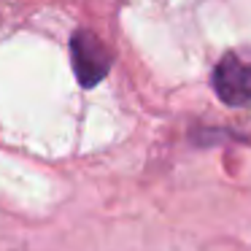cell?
<instances>
[{
	"instance_id": "2",
	"label": "cell",
	"mask_w": 251,
	"mask_h": 251,
	"mask_svg": "<svg viewBox=\"0 0 251 251\" xmlns=\"http://www.w3.org/2000/svg\"><path fill=\"white\" fill-rule=\"evenodd\" d=\"M211 84L224 105L232 108L251 105V62H243L235 54H224L213 68Z\"/></svg>"
},
{
	"instance_id": "1",
	"label": "cell",
	"mask_w": 251,
	"mask_h": 251,
	"mask_svg": "<svg viewBox=\"0 0 251 251\" xmlns=\"http://www.w3.org/2000/svg\"><path fill=\"white\" fill-rule=\"evenodd\" d=\"M111 62H114V57H111L108 46L95 33L81 27L71 35V65H73V73H76L78 84L84 89L98 87L108 76Z\"/></svg>"
}]
</instances>
